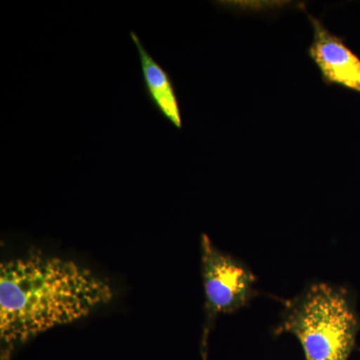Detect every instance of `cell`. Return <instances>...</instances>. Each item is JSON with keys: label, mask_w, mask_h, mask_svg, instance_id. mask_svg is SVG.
<instances>
[{"label": "cell", "mask_w": 360, "mask_h": 360, "mask_svg": "<svg viewBox=\"0 0 360 360\" xmlns=\"http://www.w3.org/2000/svg\"><path fill=\"white\" fill-rule=\"evenodd\" d=\"M113 298L108 281L73 260L32 252L0 265V356L58 326L89 316Z\"/></svg>", "instance_id": "cell-1"}, {"label": "cell", "mask_w": 360, "mask_h": 360, "mask_svg": "<svg viewBox=\"0 0 360 360\" xmlns=\"http://www.w3.org/2000/svg\"><path fill=\"white\" fill-rule=\"evenodd\" d=\"M357 331L359 321L347 291L314 283L284 302L274 333L295 336L307 360H347Z\"/></svg>", "instance_id": "cell-2"}, {"label": "cell", "mask_w": 360, "mask_h": 360, "mask_svg": "<svg viewBox=\"0 0 360 360\" xmlns=\"http://www.w3.org/2000/svg\"><path fill=\"white\" fill-rule=\"evenodd\" d=\"M201 276L205 290L206 340L219 314H233L248 307L257 295V276L250 267L219 250L207 234L200 238Z\"/></svg>", "instance_id": "cell-3"}, {"label": "cell", "mask_w": 360, "mask_h": 360, "mask_svg": "<svg viewBox=\"0 0 360 360\" xmlns=\"http://www.w3.org/2000/svg\"><path fill=\"white\" fill-rule=\"evenodd\" d=\"M309 18L314 32L309 56L321 70L324 82L360 92V59L319 20Z\"/></svg>", "instance_id": "cell-4"}, {"label": "cell", "mask_w": 360, "mask_h": 360, "mask_svg": "<svg viewBox=\"0 0 360 360\" xmlns=\"http://www.w3.org/2000/svg\"><path fill=\"white\" fill-rule=\"evenodd\" d=\"M129 37L139 54L143 89L149 103L176 129H182L181 110L174 80L149 53L136 32L130 30Z\"/></svg>", "instance_id": "cell-5"}]
</instances>
